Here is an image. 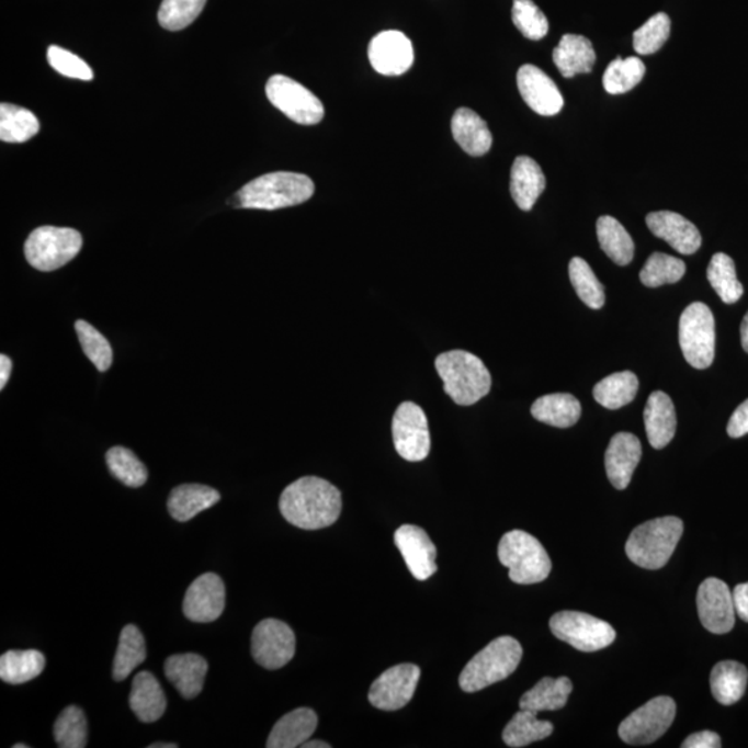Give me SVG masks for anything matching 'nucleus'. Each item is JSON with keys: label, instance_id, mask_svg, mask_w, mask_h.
Segmentation results:
<instances>
[{"label": "nucleus", "instance_id": "nucleus-53", "mask_svg": "<svg viewBox=\"0 0 748 748\" xmlns=\"http://www.w3.org/2000/svg\"><path fill=\"white\" fill-rule=\"evenodd\" d=\"M10 373H12V360L8 355H0V389L7 387Z\"/></svg>", "mask_w": 748, "mask_h": 748}, {"label": "nucleus", "instance_id": "nucleus-32", "mask_svg": "<svg viewBox=\"0 0 748 748\" xmlns=\"http://www.w3.org/2000/svg\"><path fill=\"white\" fill-rule=\"evenodd\" d=\"M748 682L747 668L737 661H721L711 672V692L716 702L732 705L743 698Z\"/></svg>", "mask_w": 748, "mask_h": 748}, {"label": "nucleus", "instance_id": "nucleus-42", "mask_svg": "<svg viewBox=\"0 0 748 748\" xmlns=\"http://www.w3.org/2000/svg\"><path fill=\"white\" fill-rule=\"evenodd\" d=\"M573 287L576 288L578 297L591 309H600L605 303L603 284L599 282L597 275L582 258L576 257L568 265Z\"/></svg>", "mask_w": 748, "mask_h": 748}, {"label": "nucleus", "instance_id": "nucleus-22", "mask_svg": "<svg viewBox=\"0 0 748 748\" xmlns=\"http://www.w3.org/2000/svg\"><path fill=\"white\" fill-rule=\"evenodd\" d=\"M165 672L168 681L177 688L182 698L196 699L202 693L208 672V662L200 655L184 653V655L168 657Z\"/></svg>", "mask_w": 748, "mask_h": 748}, {"label": "nucleus", "instance_id": "nucleus-3", "mask_svg": "<svg viewBox=\"0 0 748 748\" xmlns=\"http://www.w3.org/2000/svg\"><path fill=\"white\" fill-rule=\"evenodd\" d=\"M435 369L444 392L453 403L471 407L491 392V374L484 362L472 352L455 350L437 356Z\"/></svg>", "mask_w": 748, "mask_h": 748}, {"label": "nucleus", "instance_id": "nucleus-51", "mask_svg": "<svg viewBox=\"0 0 748 748\" xmlns=\"http://www.w3.org/2000/svg\"><path fill=\"white\" fill-rule=\"evenodd\" d=\"M721 746H723L721 737L711 730L698 732L682 743L683 748H718Z\"/></svg>", "mask_w": 748, "mask_h": 748}, {"label": "nucleus", "instance_id": "nucleus-35", "mask_svg": "<svg viewBox=\"0 0 748 748\" xmlns=\"http://www.w3.org/2000/svg\"><path fill=\"white\" fill-rule=\"evenodd\" d=\"M146 641L138 626L126 625L120 635L117 653L113 664L114 681H125L146 660Z\"/></svg>", "mask_w": 748, "mask_h": 748}, {"label": "nucleus", "instance_id": "nucleus-23", "mask_svg": "<svg viewBox=\"0 0 748 748\" xmlns=\"http://www.w3.org/2000/svg\"><path fill=\"white\" fill-rule=\"evenodd\" d=\"M647 440L655 450H662L677 433V412L672 399L666 393L655 392L645 408Z\"/></svg>", "mask_w": 748, "mask_h": 748}, {"label": "nucleus", "instance_id": "nucleus-43", "mask_svg": "<svg viewBox=\"0 0 748 748\" xmlns=\"http://www.w3.org/2000/svg\"><path fill=\"white\" fill-rule=\"evenodd\" d=\"M687 273V263L679 258L653 252L641 271V282L647 287L656 288L664 284H673L681 281Z\"/></svg>", "mask_w": 748, "mask_h": 748}, {"label": "nucleus", "instance_id": "nucleus-38", "mask_svg": "<svg viewBox=\"0 0 748 748\" xmlns=\"http://www.w3.org/2000/svg\"><path fill=\"white\" fill-rule=\"evenodd\" d=\"M41 129L39 121L20 105L0 104V139L7 144H24Z\"/></svg>", "mask_w": 748, "mask_h": 748}, {"label": "nucleus", "instance_id": "nucleus-13", "mask_svg": "<svg viewBox=\"0 0 748 748\" xmlns=\"http://www.w3.org/2000/svg\"><path fill=\"white\" fill-rule=\"evenodd\" d=\"M251 653L261 667L279 670L296 655V635L283 621L263 620L252 631Z\"/></svg>", "mask_w": 748, "mask_h": 748}, {"label": "nucleus", "instance_id": "nucleus-14", "mask_svg": "<svg viewBox=\"0 0 748 748\" xmlns=\"http://www.w3.org/2000/svg\"><path fill=\"white\" fill-rule=\"evenodd\" d=\"M420 679V668L415 664H399L388 668L372 683L369 702L378 710L397 711L412 700Z\"/></svg>", "mask_w": 748, "mask_h": 748}, {"label": "nucleus", "instance_id": "nucleus-17", "mask_svg": "<svg viewBox=\"0 0 748 748\" xmlns=\"http://www.w3.org/2000/svg\"><path fill=\"white\" fill-rule=\"evenodd\" d=\"M369 60L378 73L387 77L403 76L412 67V42L399 31H384L369 44Z\"/></svg>", "mask_w": 748, "mask_h": 748}, {"label": "nucleus", "instance_id": "nucleus-33", "mask_svg": "<svg viewBox=\"0 0 748 748\" xmlns=\"http://www.w3.org/2000/svg\"><path fill=\"white\" fill-rule=\"evenodd\" d=\"M599 245L611 261L625 267L634 260L635 245L631 235L617 219L604 215L597 224Z\"/></svg>", "mask_w": 748, "mask_h": 748}, {"label": "nucleus", "instance_id": "nucleus-47", "mask_svg": "<svg viewBox=\"0 0 748 748\" xmlns=\"http://www.w3.org/2000/svg\"><path fill=\"white\" fill-rule=\"evenodd\" d=\"M671 34V20L666 13H657L634 33V49L639 55H653L661 49Z\"/></svg>", "mask_w": 748, "mask_h": 748}, {"label": "nucleus", "instance_id": "nucleus-40", "mask_svg": "<svg viewBox=\"0 0 748 748\" xmlns=\"http://www.w3.org/2000/svg\"><path fill=\"white\" fill-rule=\"evenodd\" d=\"M110 473L126 487L139 488L145 486L149 473L134 452L124 446H114L105 453Z\"/></svg>", "mask_w": 748, "mask_h": 748}, {"label": "nucleus", "instance_id": "nucleus-37", "mask_svg": "<svg viewBox=\"0 0 748 748\" xmlns=\"http://www.w3.org/2000/svg\"><path fill=\"white\" fill-rule=\"evenodd\" d=\"M639 381L632 372H619L610 374L593 388V398L602 407L615 410L624 408L625 405L635 399Z\"/></svg>", "mask_w": 748, "mask_h": 748}, {"label": "nucleus", "instance_id": "nucleus-19", "mask_svg": "<svg viewBox=\"0 0 748 748\" xmlns=\"http://www.w3.org/2000/svg\"><path fill=\"white\" fill-rule=\"evenodd\" d=\"M521 98L536 114L552 117L562 112L565 99L555 81L541 68L525 65L518 72Z\"/></svg>", "mask_w": 748, "mask_h": 748}, {"label": "nucleus", "instance_id": "nucleus-57", "mask_svg": "<svg viewBox=\"0 0 748 748\" xmlns=\"http://www.w3.org/2000/svg\"><path fill=\"white\" fill-rule=\"evenodd\" d=\"M13 748H29L26 745H14Z\"/></svg>", "mask_w": 748, "mask_h": 748}, {"label": "nucleus", "instance_id": "nucleus-52", "mask_svg": "<svg viewBox=\"0 0 748 748\" xmlns=\"http://www.w3.org/2000/svg\"><path fill=\"white\" fill-rule=\"evenodd\" d=\"M732 594H734L736 614L748 623V582L737 585Z\"/></svg>", "mask_w": 748, "mask_h": 748}, {"label": "nucleus", "instance_id": "nucleus-9", "mask_svg": "<svg viewBox=\"0 0 748 748\" xmlns=\"http://www.w3.org/2000/svg\"><path fill=\"white\" fill-rule=\"evenodd\" d=\"M553 635L579 651L605 649L615 641L613 626L579 611H560L549 621Z\"/></svg>", "mask_w": 748, "mask_h": 748}, {"label": "nucleus", "instance_id": "nucleus-5", "mask_svg": "<svg viewBox=\"0 0 748 748\" xmlns=\"http://www.w3.org/2000/svg\"><path fill=\"white\" fill-rule=\"evenodd\" d=\"M681 519H655L636 526L626 542L625 552L632 563L647 570H658L667 565L682 539Z\"/></svg>", "mask_w": 748, "mask_h": 748}, {"label": "nucleus", "instance_id": "nucleus-31", "mask_svg": "<svg viewBox=\"0 0 748 748\" xmlns=\"http://www.w3.org/2000/svg\"><path fill=\"white\" fill-rule=\"evenodd\" d=\"M573 692V683L566 677L541 679L534 688L520 699V709L534 711H556L565 707Z\"/></svg>", "mask_w": 748, "mask_h": 748}, {"label": "nucleus", "instance_id": "nucleus-36", "mask_svg": "<svg viewBox=\"0 0 748 748\" xmlns=\"http://www.w3.org/2000/svg\"><path fill=\"white\" fill-rule=\"evenodd\" d=\"M552 734L549 721L540 719L534 711L521 709L506 725L502 737L506 746L520 748L544 740Z\"/></svg>", "mask_w": 748, "mask_h": 748}, {"label": "nucleus", "instance_id": "nucleus-29", "mask_svg": "<svg viewBox=\"0 0 748 748\" xmlns=\"http://www.w3.org/2000/svg\"><path fill=\"white\" fill-rule=\"evenodd\" d=\"M219 500L220 495L217 489L202 486V484H183L172 489L168 498V512L179 523H186L204 510L213 508Z\"/></svg>", "mask_w": 748, "mask_h": 748}, {"label": "nucleus", "instance_id": "nucleus-18", "mask_svg": "<svg viewBox=\"0 0 748 748\" xmlns=\"http://www.w3.org/2000/svg\"><path fill=\"white\" fill-rule=\"evenodd\" d=\"M394 541L409 571L419 581H426L439 570L435 563L437 547L420 526L412 524L399 526L395 531Z\"/></svg>", "mask_w": 748, "mask_h": 748}, {"label": "nucleus", "instance_id": "nucleus-26", "mask_svg": "<svg viewBox=\"0 0 748 748\" xmlns=\"http://www.w3.org/2000/svg\"><path fill=\"white\" fill-rule=\"evenodd\" d=\"M545 188L546 179L536 161L525 156L515 158L510 172V193L518 207L531 211Z\"/></svg>", "mask_w": 748, "mask_h": 748}, {"label": "nucleus", "instance_id": "nucleus-20", "mask_svg": "<svg viewBox=\"0 0 748 748\" xmlns=\"http://www.w3.org/2000/svg\"><path fill=\"white\" fill-rule=\"evenodd\" d=\"M647 228L673 250L692 256L702 247V235L690 220L672 211H657L646 217Z\"/></svg>", "mask_w": 748, "mask_h": 748}, {"label": "nucleus", "instance_id": "nucleus-30", "mask_svg": "<svg viewBox=\"0 0 748 748\" xmlns=\"http://www.w3.org/2000/svg\"><path fill=\"white\" fill-rule=\"evenodd\" d=\"M582 408L571 394H549L535 400L531 415L542 423L568 429L581 418Z\"/></svg>", "mask_w": 748, "mask_h": 748}, {"label": "nucleus", "instance_id": "nucleus-28", "mask_svg": "<svg viewBox=\"0 0 748 748\" xmlns=\"http://www.w3.org/2000/svg\"><path fill=\"white\" fill-rule=\"evenodd\" d=\"M553 63L565 78L576 77L577 73L592 71L597 53L592 42L582 35L567 34L563 36L553 50Z\"/></svg>", "mask_w": 748, "mask_h": 748}, {"label": "nucleus", "instance_id": "nucleus-41", "mask_svg": "<svg viewBox=\"0 0 748 748\" xmlns=\"http://www.w3.org/2000/svg\"><path fill=\"white\" fill-rule=\"evenodd\" d=\"M646 67L639 57L617 59L610 63L603 76V87L610 94H623L644 79Z\"/></svg>", "mask_w": 748, "mask_h": 748}, {"label": "nucleus", "instance_id": "nucleus-25", "mask_svg": "<svg viewBox=\"0 0 748 748\" xmlns=\"http://www.w3.org/2000/svg\"><path fill=\"white\" fill-rule=\"evenodd\" d=\"M318 728V715L310 709H297L292 711L273 726L268 737V748H296L303 747Z\"/></svg>", "mask_w": 748, "mask_h": 748}, {"label": "nucleus", "instance_id": "nucleus-11", "mask_svg": "<svg viewBox=\"0 0 748 748\" xmlns=\"http://www.w3.org/2000/svg\"><path fill=\"white\" fill-rule=\"evenodd\" d=\"M272 105L299 125H316L324 120L322 102L302 83L284 76H273L265 87Z\"/></svg>", "mask_w": 748, "mask_h": 748}, {"label": "nucleus", "instance_id": "nucleus-15", "mask_svg": "<svg viewBox=\"0 0 748 748\" xmlns=\"http://www.w3.org/2000/svg\"><path fill=\"white\" fill-rule=\"evenodd\" d=\"M699 617L711 634H728L735 626V603L728 585L707 578L698 592Z\"/></svg>", "mask_w": 748, "mask_h": 748}, {"label": "nucleus", "instance_id": "nucleus-55", "mask_svg": "<svg viewBox=\"0 0 748 748\" xmlns=\"http://www.w3.org/2000/svg\"><path fill=\"white\" fill-rule=\"evenodd\" d=\"M304 748H330L329 743L322 740H308L303 745Z\"/></svg>", "mask_w": 748, "mask_h": 748}, {"label": "nucleus", "instance_id": "nucleus-54", "mask_svg": "<svg viewBox=\"0 0 748 748\" xmlns=\"http://www.w3.org/2000/svg\"><path fill=\"white\" fill-rule=\"evenodd\" d=\"M740 337L743 349L748 352V313L746 314L745 319H743L740 326Z\"/></svg>", "mask_w": 748, "mask_h": 748}, {"label": "nucleus", "instance_id": "nucleus-34", "mask_svg": "<svg viewBox=\"0 0 748 748\" xmlns=\"http://www.w3.org/2000/svg\"><path fill=\"white\" fill-rule=\"evenodd\" d=\"M45 666V656L38 650H9L0 657V679L10 684H23L39 677Z\"/></svg>", "mask_w": 748, "mask_h": 748}, {"label": "nucleus", "instance_id": "nucleus-8", "mask_svg": "<svg viewBox=\"0 0 748 748\" xmlns=\"http://www.w3.org/2000/svg\"><path fill=\"white\" fill-rule=\"evenodd\" d=\"M679 345L690 366L707 369L715 358V319L703 303L690 304L679 319Z\"/></svg>", "mask_w": 748, "mask_h": 748}, {"label": "nucleus", "instance_id": "nucleus-4", "mask_svg": "<svg viewBox=\"0 0 748 748\" xmlns=\"http://www.w3.org/2000/svg\"><path fill=\"white\" fill-rule=\"evenodd\" d=\"M523 647L512 636H500L467 662L460 677L463 692L474 693L503 681L518 670Z\"/></svg>", "mask_w": 748, "mask_h": 748}, {"label": "nucleus", "instance_id": "nucleus-50", "mask_svg": "<svg viewBox=\"0 0 748 748\" xmlns=\"http://www.w3.org/2000/svg\"><path fill=\"white\" fill-rule=\"evenodd\" d=\"M728 434L732 439H740L748 434V399L730 416Z\"/></svg>", "mask_w": 748, "mask_h": 748}, {"label": "nucleus", "instance_id": "nucleus-45", "mask_svg": "<svg viewBox=\"0 0 748 748\" xmlns=\"http://www.w3.org/2000/svg\"><path fill=\"white\" fill-rule=\"evenodd\" d=\"M207 0H162L158 23L168 31H181L202 14Z\"/></svg>", "mask_w": 748, "mask_h": 748}, {"label": "nucleus", "instance_id": "nucleus-27", "mask_svg": "<svg viewBox=\"0 0 748 748\" xmlns=\"http://www.w3.org/2000/svg\"><path fill=\"white\" fill-rule=\"evenodd\" d=\"M452 135L456 144L473 157L487 155L492 146V134L486 121L471 109L462 107L453 114Z\"/></svg>", "mask_w": 748, "mask_h": 748}, {"label": "nucleus", "instance_id": "nucleus-2", "mask_svg": "<svg viewBox=\"0 0 748 748\" xmlns=\"http://www.w3.org/2000/svg\"><path fill=\"white\" fill-rule=\"evenodd\" d=\"M313 179L296 172H271L254 179L235 196V207L275 211L294 207L314 196Z\"/></svg>", "mask_w": 748, "mask_h": 748}, {"label": "nucleus", "instance_id": "nucleus-56", "mask_svg": "<svg viewBox=\"0 0 748 748\" xmlns=\"http://www.w3.org/2000/svg\"><path fill=\"white\" fill-rule=\"evenodd\" d=\"M175 743H155V745L149 746V748H177Z\"/></svg>", "mask_w": 748, "mask_h": 748}, {"label": "nucleus", "instance_id": "nucleus-7", "mask_svg": "<svg viewBox=\"0 0 748 748\" xmlns=\"http://www.w3.org/2000/svg\"><path fill=\"white\" fill-rule=\"evenodd\" d=\"M82 245V236L76 229L41 226L26 239L24 252L26 261L35 270L52 272L72 261Z\"/></svg>", "mask_w": 748, "mask_h": 748}, {"label": "nucleus", "instance_id": "nucleus-49", "mask_svg": "<svg viewBox=\"0 0 748 748\" xmlns=\"http://www.w3.org/2000/svg\"><path fill=\"white\" fill-rule=\"evenodd\" d=\"M47 60L52 68L61 76L79 79V81H92V68L83 61L81 57L73 55V53L63 49L59 46H50L47 49Z\"/></svg>", "mask_w": 748, "mask_h": 748}, {"label": "nucleus", "instance_id": "nucleus-21", "mask_svg": "<svg viewBox=\"0 0 748 748\" xmlns=\"http://www.w3.org/2000/svg\"><path fill=\"white\" fill-rule=\"evenodd\" d=\"M642 460V444L636 435L619 433L611 439L605 451V473L614 488L630 486L635 468Z\"/></svg>", "mask_w": 748, "mask_h": 748}, {"label": "nucleus", "instance_id": "nucleus-1", "mask_svg": "<svg viewBox=\"0 0 748 748\" xmlns=\"http://www.w3.org/2000/svg\"><path fill=\"white\" fill-rule=\"evenodd\" d=\"M279 509L290 524L302 530H322L339 520L341 492L319 477H303L284 489Z\"/></svg>", "mask_w": 748, "mask_h": 748}, {"label": "nucleus", "instance_id": "nucleus-12", "mask_svg": "<svg viewBox=\"0 0 748 748\" xmlns=\"http://www.w3.org/2000/svg\"><path fill=\"white\" fill-rule=\"evenodd\" d=\"M394 446L408 462H421L429 456L431 439L424 410L413 403L400 404L393 419Z\"/></svg>", "mask_w": 748, "mask_h": 748}, {"label": "nucleus", "instance_id": "nucleus-6", "mask_svg": "<svg viewBox=\"0 0 748 748\" xmlns=\"http://www.w3.org/2000/svg\"><path fill=\"white\" fill-rule=\"evenodd\" d=\"M498 557L509 568V577L515 583H540L552 571L551 557L545 547L525 531L506 532L499 542Z\"/></svg>", "mask_w": 748, "mask_h": 748}, {"label": "nucleus", "instance_id": "nucleus-10", "mask_svg": "<svg viewBox=\"0 0 748 748\" xmlns=\"http://www.w3.org/2000/svg\"><path fill=\"white\" fill-rule=\"evenodd\" d=\"M677 704L671 698L651 699L620 725L619 735L626 745L645 746L660 739L676 719Z\"/></svg>", "mask_w": 748, "mask_h": 748}, {"label": "nucleus", "instance_id": "nucleus-44", "mask_svg": "<svg viewBox=\"0 0 748 748\" xmlns=\"http://www.w3.org/2000/svg\"><path fill=\"white\" fill-rule=\"evenodd\" d=\"M53 736L60 748H83L88 741L86 714L77 705L63 710L53 726Z\"/></svg>", "mask_w": 748, "mask_h": 748}, {"label": "nucleus", "instance_id": "nucleus-24", "mask_svg": "<svg viewBox=\"0 0 748 748\" xmlns=\"http://www.w3.org/2000/svg\"><path fill=\"white\" fill-rule=\"evenodd\" d=\"M129 705L138 719L152 724L165 715L167 698L158 679L149 671H140L132 682Z\"/></svg>", "mask_w": 748, "mask_h": 748}, {"label": "nucleus", "instance_id": "nucleus-16", "mask_svg": "<svg viewBox=\"0 0 748 748\" xmlns=\"http://www.w3.org/2000/svg\"><path fill=\"white\" fill-rule=\"evenodd\" d=\"M226 589L217 574L207 573L194 579L183 599V614L193 623H213L223 615Z\"/></svg>", "mask_w": 748, "mask_h": 748}, {"label": "nucleus", "instance_id": "nucleus-48", "mask_svg": "<svg viewBox=\"0 0 748 748\" xmlns=\"http://www.w3.org/2000/svg\"><path fill=\"white\" fill-rule=\"evenodd\" d=\"M512 19L526 39L540 41L549 33V21L532 0H514Z\"/></svg>", "mask_w": 748, "mask_h": 748}, {"label": "nucleus", "instance_id": "nucleus-39", "mask_svg": "<svg viewBox=\"0 0 748 748\" xmlns=\"http://www.w3.org/2000/svg\"><path fill=\"white\" fill-rule=\"evenodd\" d=\"M707 277L711 286H713L715 293L718 294L725 304L739 302L743 293H745L743 284L736 276L734 260L729 256L724 254V252H716L711 258Z\"/></svg>", "mask_w": 748, "mask_h": 748}, {"label": "nucleus", "instance_id": "nucleus-46", "mask_svg": "<svg viewBox=\"0 0 748 748\" xmlns=\"http://www.w3.org/2000/svg\"><path fill=\"white\" fill-rule=\"evenodd\" d=\"M76 330L88 360L93 363L99 372L109 371L113 363V350L107 339L86 320H77Z\"/></svg>", "mask_w": 748, "mask_h": 748}]
</instances>
